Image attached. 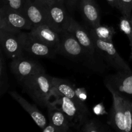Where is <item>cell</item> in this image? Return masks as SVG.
Masks as SVG:
<instances>
[{
  "label": "cell",
  "mask_w": 132,
  "mask_h": 132,
  "mask_svg": "<svg viewBox=\"0 0 132 132\" xmlns=\"http://www.w3.org/2000/svg\"><path fill=\"white\" fill-rule=\"evenodd\" d=\"M57 52V54L77 61L94 71L99 72L104 70V65L98 61L95 55H93L86 50L68 30L59 33V43Z\"/></svg>",
  "instance_id": "1"
},
{
  "label": "cell",
  "mask_w": 132,
  "mask_h": 132,
  "mask_svg": "<svg viewBox=\"0 0 132 132\" xmlns=\"http://www.w3.org/2000/svg\"><path fill=\"white\" fill-rule=\"evenodd\" d=\"M22 85L24 91L37 105L47 108L52 96L54 86L53 77L46 74L45 69L26 79Z\"/></svg>",
  "instance_id": "2"
},
{
  "label": "cell",
  "mask_w": 132,
  "mask_h": 132,
  "mask_svg": "<svg viewBox=\"0 0 132 132\" xmlns=\"http://www.w3.org/2000/svg\"><path fill=\"white\" fill-rule=\"evenodd\" d=\"M90 34L95 45L96 55L103 59L108 67L116 70V71L131 72L128 64L117 52L113 42L102 41L92 34L90 33Z\"/></svg>",
  "instance_id": "3"
},
{
  "label": "cell",
  "mask_w": 132,
  "mask_h": 132,
  "mask_svg": "<svg viewBox=\"0 0 132 132\" xmlns=\"http://www.w3.org/2000/svg\"><path fill=\"white\" fill-rule=\"evenodd\" d=\"M52 96L55 98V103L60 105V108L67 116L71 125L80 127L88 120L90 112L86 106L81 105L60 94H52Z\"/></svg>",
  "instance_id": "4"
},
{
  "label": "cell",
  "mask_w": 132,
  "mask_h": 132,
  "mask_svg": "<svg viewBox=\"0 0 132 132\" xmlns=\"http://www.w3.org/2000/svg\"><path fill=\"white\" fill-rule=\"evenodd\" d=\"M32 26L24 13L0 8V29L13 33L31 30Z\"/></svg>",
  "instance_id": "5"
},
{
  "label": "cell",
  "mask_w": 132,
  "mask_h": 132,
  "mask_svg": "<svg viewBox=\"0 0 132 132\" xmlns=\"http://www.w3.org/2000/svg\"><path fill=\"white\" fill-rule=\"evenodd\" d=\"M64 3V0H58L45 5L48 25L59 33L68 30L71 19Z\"/></svg>",
  "instance_id": "6"
},
{
  "label": "cell",
  "mask_w": 132,
  "mask_h": 132,
  "mask_svg": "<svg viewBox=\"0 0 132 132\" xmlns=\"http://www.w3.org/2000/svg\"><path fill=\"white\" fill-rule=\"evenodd\" d=\"M104 84L113 97V105L109 115L108 124L117 131H125V95L117 91L109 84Z\"/></svg>",
  "instance_id": "7"
},
{
  "label": "cell",
  "mask_w": 132,
  "mask_h": 132,
  "mask_svg": "<svg viewBox=\"0 0 132 132\" xmlns=\"http://www.w3.org/2000/svg\"><path fill=\"white\" fill-rule=\"evenodd\" d=\"M21 37L24 51L31 55L43 57L54 58L57 52V49L49 46L32 34L30 32H21Z\"/></svg>",
  "instance_id": "8"
},
{
  "label": "cell",
  "mask_w": 132,
  "mask_h": 132,
  "mask_svg": "<svg viewBox=\"0 0 132 132\" xmlns=\"http://www.w3.org/2000/svg\"><path fill=\"white\" fill-rule=\"evenodd\" d=\"M10 68L14 76L21 84L26 79L44 69L38 63L23 57L22 55L12 59Z\"/></svg>",
  "instance_id": "9"
},
{
  "label": "cell",
  "mask_w": 132,
  "mask_h": 132,
  "mask_svg": "<svg viewBox=\"0 0 132 132\" xmlns=\"http://www.w3.org/2000/svg\"><path fill=\"white\" fill-rule=\"evenodd\" d=\"M20 33H13L0 29L1 50L7 57L13 59L22 55L24 50Z\"/></svg>",
  "instance_id": "10"
},
{
  "label": "cell",
  "mask_w": 132,
  "mask_h": 132,
  "mask_svg": "<svg viewBox=\"0 0 132 132\" xmlns=\"http://www.w3.org/2000/svg\"><path fill=\"white\" fill-rule=\"evenodd\" d=\"M23 13L30 22L32 28L43 24L48 25L45 5L36 0H25Z\"/></svg>",
  "instance_id": "11"
},
{
  "label": "cell",
  "mask_w": 132,
  "mask_h": 132,
  "mask_svg": "<svg viewBox=\"0 0 132 132\" xmlns=\"http://www.w3.org/2000/svg\"><path fill=\"white\" fill-rule=\"evenodd\" d=\"M104 82L110 85L117 91L132 97V71H117L105 78Z\"/></svg>",
  "instance_id": "12"
},
{
  "label": "cell",
  "mask_w": 132,
  "mask_h": 132,
  "mask_svg": "<svg viewBox=\"0 0 132 132\" xmlns=\"http://www.w3.org/2000/svg\"><path fill=\"white\" fill-rule=\"evenodd\" d=\"M68 31H69L77 39L79 43L86 50H87L93 55H96L95 45L92 38L90 36V33H88L85 28L72 17L70 21Z\"/></svg>",
  "instance_id": "13"
},
{
  "label": "cell",
  "mask_w": 132,
  "mask_h": 132,
  "mask_svg": "<svg viewBox=\"0 0 132 132\" xmlns=\"http://www.w3.org/2000/svg\"><path fill=\"white\" fill-rule=\"evenodd\" d=\"M48 112L49 123L57 128L61 132L68 131L71 126L69 119L61 108L57 106V104L50 102L47 106Z\"/></svg>",
  "instance_id": "14"
},
{
  "label": "cell",
  "mask_w": 132,
  "mask_h": 132,
  "mask_svg": "<svg viewBox=\"0 0 132 132\" xmlns=\"http://www.w3.org/2000/svg\"><path fill=\"white\" fill-rule=\"evenodd\" d=\"M9 94L12 98H14L15 101L19 103L21 106L28 112L30 116L32 117L34 121H35L37 126L42 130L46 125H48L47 121L45 116L39 110L36 106L33 105L28 103L26 99H24L23 97L21 96L19 94L15 92V91H10Z\"/></svg>",
  "instance_id": "15"
},
{
  "label": "cell",
  "mask_w": 132,
  "mask_h": 132,
  "mask_svg": "<svg viewBox=\"0 0 132 132\" xmlns=\"http://www.w3.org/2000/svg\"><path fill=\"white\" fill-rule=\"evenodd\" d=\"M80 8L86 23L95 27L101 24V14L95 0H80Z\"/></svg>",
  "instance_id": "16"
},
{
  "label": "cell",
  "mask_w": 132,
  "mask_h": 132,
  "mask_svg": "<svg viewBox=\"0 0 132 132\" xmlns=\"http://www.w3.org/2000/svg\"><path fill=\"white\" fill-rule=\"evenodd\" d=\"M53 86L52 94L64 95L81 105L86 106L83 101L79 97L77 91L74 89L73 85L67 80L53 77Z\"/></svg>",
  "instance_id": "17"
},
{
  "label": "cell",
  "mask_w": 132,
  "mask_h": 132,
  "mask_svg": "<svg viewBox=\"0 0 132 132\" xmlns=\"http://www.w3.org/2000/svg\"><path fill=\"white\" fill-rule=\"evenodd\" d=\"M30 32L49 46L57 48L59 43V33L47 24L34 27Z\"/></svg>",
  "instance_id": "18"
},
{
  "label": "cell",
  "mask_w": 132,
  "mask_h": 132,
  "mask_svg": "<svg viewBox=\"0 0 132 132\" xmlns=\"http://www.w3.org/2000/svg\"><path fill=\"white\" fill-rule=\"evenodd\" d=\"M90 33L102 41L113 42L112 39L116 34V31L112 27L102 26L99 24L95 27H92L90 30Z\"/></svg>",
  "instance_id": "19"
},
{
  "label": "cell",
  "mask_w": 132,
  "mask_h": 132,
  "mask_svg": "<svg viewBox=\"0 0 132 132\" xmlns=\"http://www.w3.org/2000/svg\"><path fill=\"white\" fill-rule=\"evenodd\" d=\"M4 53L1 50L0 53V96L8 91L9 88V79L6 72Z\"/></svg>",
  "instance_id": "20"
},
{
  "label": "cell",
  "mask_w": 132,
  "mask_h": 132,
  "mask_svg": "<svg viewBox=\"0 0 132 132\" xmlns=\"http://www.w3.org/2000/svg\"><path fill=\"white\" fill-rule=\"evenodd\" d=\"M108 130L105 125L95 119L88 120L81 129V131L84 132H104Z\"/></svg>",
  "instance_id": "21"
},
{
  "label": "cell",
  "mask_w": 132,
  "mask_h": 132,
  "mask_svg": "<svg viewBox=\"0 0 132 132\" xmlns=\"http://www.w3.org/2000/svg\"><path fill=\"white\" fill-rule=\"evenodd\" d=\"M1 7L23 13L25 0H1Z\"/></svg>",
  "instance_id": "22"
},
{
  "label": "cell",
  "mask_w": 132,
  "mask_h": 132,
  "mask_svg": "<svg viewBox=\"0 0 132 132\" xmlns=\"http://www.w3.org/2000/svg\"><path fill=\"white\" fill-rule=\"evenodd\" d=\"M120 29L127 36L130 41V44L132 47V24L130 18L122 15L120 18Z\"/></svg>",
  "instance_id": "23"
},
{
  "label": "cell",
  "mask_w": 132,
  "mask_h": 132,
  "mask_svg": "<svg viewBox=\"0 0 132 132\" xmlns=\"http://www.w3.org/2000/svg\"><path fill=\"white\" fill-rule=\"evenodd\" d=\"M117 9L122 15L127 18H131L132 10V0H117Z\"/></svg>",
  "instance_id": "24"
},
{
  "label": "cell",
  "mask_w": 132,
  "mask_h": 132,
  "mask_svg": "<svg viewBox=\"0 0 132 132\" xmlns=\"http://www.w3.org/2000/svg\"><path fill=\"white\" fill-rule=\"evenodd\" d=\"M77 1L78 0H64V2L70 12L73 11L77 5Z\"/></svg>",
  "instance_id": "25"
},
{
  "label": "cell",
  "mask_w": 132,
  "mask_h": 132,
  "mask_svg": "<svg viewBox=\"0 0 132 132\" xmlns=\"http://www.w3.org/2000/svg\"><path fill=\"white\" fill-rule=\"evenodd\" d=\"M42 131L43 132H61L57 128L50 123H48V125L42 129Z\"/></svg>",
  "instance_id": "26"
},
{
  "label": "cell",
  "mask_w": 132,
  "mask_h": 132,
  "mask_svg": "<svg viewBox=\"0 0 132 132\" xmlns=\"http://www.w3.org/2000/svg\"><path fill=\"white\" fill-rule=\"evenodd\" d=\"M37 1L39 2L40 3L43 4V5H48V4L54 2V1H58V0H36Z\"/></svg>",
  "instance_id": "27"
},
{
  "label": "cell",
  "mask_w": 132,
  "mask_h": 132,
  "mask_svg": "<svg viewBox=\"0 0 132 132\" xmlns=\"http://www.w3.org/2000/svg\"><path fill=\"white\" fill-rule=\"evenodd\" d=\"M108 1V3L112 6V7H118V5H117V0H106Z\"/></svg>",
  "instance_id": "28"
},
{
  "label": "cell",
  "mask_w": 132,
  "mask_h": 132,
  "mask_svg": "<svg viewBox=\"0 0 132 132\" xmlns=\"http://www.w3.org/2000/svg\"><path fill=\"white\" fill-rule=\"evenodd\" d=\"M131 59H132V47H131Z\"/></svg>",
  "instance_id": "29"
},
{
  "label": "cell",
  "mask_w": 132,
  "mask_h": 132,
  "mask_svg": "<svg viewBox=\"0 0 132 132\" xmlns=\"http://www.w3.org/2000/svg\"><path fill=\"white\" fill-rule=\"evenodd\" d=\"M130 20H131V24H132V17H131V18H130Z\"/></svg>",
  "instance_id": "30"
},
{
  "label": "cell",
  "mask_w": 132,
  "mask_h": 132,
  "mask_svg": "<svg viewBox=\"0 0 132 132\" xmlns=\"http://www.w3.org/2000/svg\"><path fill=\"white\" fill-rule=\"evenodd\" d=\"M131 128H132V117H131Z\"/></svg>",
  "instance_id": "31"
}]
</instances>
